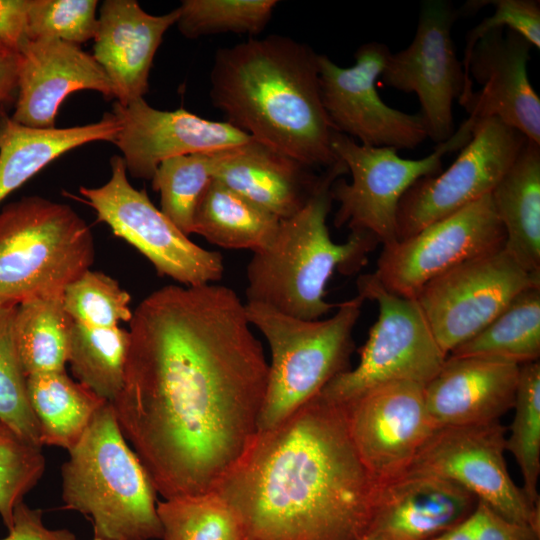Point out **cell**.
<instances>
[{
	"label": "cell",
	"mask_w": 540,
	"mask_h": 540,
	"mask_svg": "<svg viewBox=\"0 0 540 540\" xmlns=\"http://www.w3.org/2000/svg\"><path fill=\"white\" fill-rule=\"evenodd\" d=\"M18 305L0 303V418L32 444L42 447L40 428L27 393V376L15 343Z\"/></svg>",
	"instance_id": "35"
},
{
	"label": "cell",
	"mask_w": 540,
	"mask_h": 540,
	"mask_svg": "<svg viewBox=\"0 0 540 540\" xmlns=\"http://www.w3.org/2000/svg\"><path fill=\"white\" fill-rule=\"evenodd\" d=\"M468 517L454 527L429 540H475Z\"/></svg>",
	"instance_id": "43"
},
{
	"label": "cell",
	"mask_w": 540,
	"mask_h": 540,
	"mask_svg": "<svg viewBox=\"0 0 540 540\" xmlns=\"http://www.w3.org/2000/svg\"><path fill=\"white\" fill-rule=\"evenodd\" d=\"M526 140L498 118L475 121L471 139L448 169L418 179L402 196L398 241L490 194Z\"/></svg>",
	"instance_id": "13"
},
{
	"label": "cell",
	"mask_w": 540,
	"mask_h": 540,
	"mask_svg": "<svg viewBox=\"0 0 540 540\" xmlns=\"http://www.w3.org/2000/svg\"><path fill=\"white\" fill-rule=\"evenodd\" d=\"M90 227L69 205L25 196L0 211V303L62 295L94 262Z\"/></svg>",
	"instance_id": "7"
},
{
	"label": "cell",
	"mask_w": 540,
	"mask_h": 540,
	"mask_svg": "<svg viewBox=\"0 0 540 540\" xmlns=\"http://www.w3.org/2000/svg\"><path fill=\"white\" fill-rule=\"evenodd\" d=\"M16 123L35 129L55 128L57 112L68 95L94 90L114 98L112 84L93 55L79 45L56 39L27 40L19 48Z\"/></svg>",
	"instance_id": "19"
},
{
	"label": "cell",
	"mask_w": 540,
	"mask_h": 540,
	"mask_svg": "<svg viewBox=\"0 0 540 540\" xmlns=\"http://www.w3.org/2000/svg\"><path fill=\"white\" fill-rule=\"evenodd\" d=\"M131 297L110 276L91 269L63 291L65 310L77 323L95 328H115L133 315Z\"/></svg>",
	"instance_id": "36"
},
{
	"label": "cell",
	"mask_w": 540,
	"mask_h": 540,
	"mask_svg": "<svg viewBox=\"0 0 540 540\" xmlns=\"http://www.w3.org/2000/svg\"><path fill=\"white\" fill-rule=\"evenodd\" d=\"M73 323L63 294L33 297L18 304L14 334L26 376L65 370Z\"/></svg>",
	"instance_id": "29"
},
{
	"label": "cell",
	"mask_w": 540,
	"mask_h": 540,
	"mask_svg": "<svg viewBox=\"0 0 540 540\" xmlns=\"http://www.w3.org/2000/svg\"><path fill=\"white\" fill-rule=\"evenodd\" d=\"M391 51L368 42L355 52V64L341 67L319 54V82L324 109L335 131L371 147L414 149L427 136L424 119L384 103L376 81Z\"/></svg>",
	"instance_id": "16"
},
{
	"label": "cell",
	"mask_w": 540,
	"mask_h": 540,
	"mask_svg": "<svg viewBox=\"0 0 540 540\" xmlns=\"http://www.w3.org/2000/svg\"><path fill=\"white\" fill-rule=\"evenodd\" d=\"M280 219L215 179L195 210L192 234L225 249L266 248L274 239Z\"/></svg>",
	"instance_id": "26"
},
{
	"label": "cell",
	"mask_w": 540,
	"mask_h": 540,
	"mask_svg": "<svg viewBox=\"0 0 540 540\" xmlns=\"http://www.w3.org/2000/svg\"><path fill=\"white\" fill-rule=\"evenodd\" d=\"M378 484L351 439L346 410L320 393L251 444L215 490L249 540H362Z\"/></svg>",
	"instance_id": "2"
},
{
	"label": "cell",
	"mask_w": 540,
	"mask_h": 540,
	"mask_svg": "<svg viewBox=\"0 0 540 540\" xmlns=\"http://www.w3.org/2000/svg\"><path fill=\"white\" fill-rule=\"evenodd\" d=\"M364 298L339 303L326 319L304 320L269 306L246 302L248 321L271 351L258 431L276 425L315 397L337 375L349 370L353 330Z\"/></svg>",
	"instance_id": "6"
},
{
	"label": "cell",
	"mask_w": 540,
	"mask_h": 540,
	"mask_svg": "<svg viewBox=\"0 0 540 540\" xmlns=\"http://www.w3.org/2000/svg\"><path fill=\"white\" fill-rule=\"evenodd\" d=\"M505 450L506 427L499 421L439 428L407 471L452 481L506 519L540 532L539 505L532 504L510 477Z\"/></svg>",
	"instance_id": "14"
},
{
	"label": "cell",
	"mask_w": 540,
	"mask_h": 540,
	"mask_svg": "<svg viewBox=\"0 0 540 540\" xmlns=\"http://www.w3.org/2000/svg\"><path fill=\"white\" fill-rule=\"evenodd\" d=\"M514 419L506 438L523 477V492L529 501L539 505L537 490L540 474V363L520 365L515 394Z\"/></svg>",
	"instance_id": "33"
},
{
	"label": "cell",
	"mask_w": 540,
	"mask_h": 540,
	"mask_svg": "<svg viewBox=\"0 0 540 540\" xmlns=\"http://www.w3.org/2000/svg\"><path fill=\"white\" fill-rule=\"evenodd\" d=\"M424 387L395 381L343 405L353 444L378 485L404 474L436 430Z\"/></svg>",
	"instance_id": "17"
},
{
	"label": "cell",
	"mask_w": 540,
	"mask_h": 540,
	"mask_svg": "<svg viewBox=\"0 0 540 540\" xmlns=\"http://www.w3.org/2000/svg\"><path fill=\"white\" fill-rule=\"evenodd\" d=\"M540 274L524 270L503 248L468 260L429 281L417 301L444 354L482 331Z\"/></svg>",
	"instance_id": "11"
},
{
	"label": "cell",
	"mask_w": 540,
	"mask_h": 540,
	"mask_svg": "<svg viewBox=\"0 0 540 540\" xmlns=\"http://www.w3.org/2000/svg\"><path fill=\"white\" fill-rule=\"evenodd\" d=\"M45 468L42 447L27 441L0 418V517L8 530L15 508L37 485Z\"/></svg>",
	"instance_id": "37"
},
{
	"label": "cell",
	"mask_w": 540,
	"mask_h": 540,
	"mask_svg": "<svg viewBox=\"0 0 540 540\" xmlns=\"http://www.w3.org/2000/svg\"><path fill=\"white\" fill-rule=\"evenodd\" d=\"M110 164L112 173L107 183L79 189L98 221L142 253L159 276L183 286L219 281L224 273L223 256L191 241L154 206L144 189L133 187L122 156L114 155Z\"/></svg>",
	"instance_id": "10"
},
{
	"label": "cell",
	"mask_w": 540,
	"mask_h": 540,
	"mask_svg": "<svg viewBox=\"0 0 540 540\" xmlns=\"http://www.w3.org/2000/svg\"><path fill=\"white\" fill-rule=\"evenodd\" d=\"M30 0H0V40L19 49L27 41Z\"/></svg>",
	"instance_id": "41"
},
{
	"label": "cell",
	"mask_w": 540,
	"mask_h": 540,
	"mask_svg": "<svg viewBox=\"0 0 540 540\" xmlns=\"http://www.w3.org/2000/svg\"><path fill=\"white\" fill-rule=\"evenodd\" d=\"M277 0H184L177 27L190 39L219 33L257 35L270 22Z\"/></svg>",
	"instance_id": "34"
},
{
	"label": "cell",
	"mask_w": 540,
	"mask_h": 540,
	"mask_svg": "<svg viewBox=\"0 0 540 540\" xmlns=\"http://www.w3.org/2000/svg\"><path fill=\"white\" fill-rule=\"evenodd\" d=\"M119 130L112 112L96 123L35 129L0 111V203L62 154L90 142H114Z\"/></svg>",
	"instance_id": "24"
},
{
	"label": "cell",
	"mask_w": 540,
	"mask_h": 540,
	"mask_svg": "<svg viewBox=\"0 0 540 540\" xmlns=\"http://www.w3.org/2000/svg\"><path fill=\"white\" fill-rule=\"evenodd\" d=\"M61 466L63 508L91 519L94 537L161 539L156 490L126 441L111 402L95 413Z\"/></svg>",
	"instance_id": "5"
},
{
	"label": "cell",
	"mask_w": 540,
	"mask_h": 540,
	"mask_svg": "<svg viewBox=\"0 0 540 540\" xmlns=\"http://www.w3.org/2000/svg\"><path fill=\"white\" fill-rule=\"evenodd\" d=\"M20 61L19 49L0 40V111L16 100Z\"/></svg>",
	"instance_id": "42"
},
{
	"label": "cell",
	"mask_w": 540,
	"mask_h": 540,
	"mask_svg": "<svg viewBox=\"0 0 540 540\" xmlns=\"http://www.w3.org/2000/svg\"><path fill=\"white\" fill-rule=\"evenodd\" d=\"M477 502L452 481L407 471L378 485L373 521L362 540H429L465 520Z\"/></svg>",
	"instance_id": "20"
},
{
	"label": "cell",
	"mask_w": 540,
	"mask_h": 540,
	"mask_svg": "<svg viewBox=\"0 0 540 540\" xmlns=\"http://www.w3.org/2000/svg\"><path fill=\"white\" fill-rule=\"evenodd\" d=\"M93 540H105V539H101V538H98V537H93Z\"/></svg>",
	"instance_id": "44"
},
{
	"label": "cell",
	"mask_w": 540,
	"mask_h": 540,
	"mask_svg": "<svg viewBox=\"0 0 540 540\" xmlns=\"http://www.w3.org/2000/svg\"><path fill=\"white\" fill-rule=\"evenodd\" d=\"M475 540H539L540 532L510 521L478 500L468 517Z\"/></svg>",
	"instance_id": "39"
},
{
	"label": "cell",
	"mask_w": 540,
	"mask_h": 540,
	"mask_svg": "<svg viewBox=\"0 0 540 540\" xmlns=\"http://www.w3.org/2000/svg\"><path fill=\"white\" fill-rule=\"evenodd\" d=\"M0 540H77L68 529H50L43 522V511L21 502L14 511L13 526Z\"/></svg>",
	"instance_id": "40"
},
{
	"label": "cell",
	"mask_w": 540,
	"mask_h": 540,
	"mask_svg": "<svg viewBox=\"0 0 540 540\" xmlns=\"http://www.w3.org/2000/svg\"><path fill=\"white\" fill-rule=\"evenodd\" d=\"M358 295L378 304L379 315L361 348L360 361L333 378L320 394L345 405L368 391L395 381L426 385L447 355L438 346L415 299L387 290L374 273L357 279Z\"/></svg>",
	"instance_id": "9"
},
{
	"label": "cell",
	"mask_w": 540,
	"mask_h": 540,
	"mask_svg": "<svg viewBox=\"0 0 540 540\" xmlns=\"http://www.w3.org/2000/svg\"><path fill=\"white\" fill-rule=\"evenodd\" d=\"M112 113L120 124L114 144L134 178L152 179L159 164L171 157L212 152L252 138L228 122L211 121L183 108L162 111L144 98L125 106L115 102Z\"/></svg>",
	"instance_id": "18"
},
{
	"label": "cell",
	"mask_w": 540,
	"mask_h": 540,
	"mask_svg": "<svg viewBox=\"0 0 540 540\" xmlns=\"http://www.w3.org/2000/svg\"><path fill=\"white\" fill-rule=\"evenodd\" d=\"M313 170L252 138L221 150L213 179L283 220L299 212L319 188L324 172Z\"/></svg>",
	"instance_id": "23"
},
{
	"label": "cell",
	"mask_w": 540,
	"mask_h": 540,
	"mask_svg": "<svg viewBox=\"0 0 540 540\" xmlns=\"http://www.w3.org/2000/svg\"><path fill=\"white\" fill-rule=\"evenodd\" d=\"M178 18V8L156 16L135 0L103 2L93 57L107 74L117 103L125 106L148 92L154 56L165 32Z\"/></svg>",
	"instance_id": "21"
},
{
	"label": "cell",
	"mask_w": 540,
	"mask_h": 540,
	"mask_svg": "<svg viewBox=\"0 0 540 540\" xmlns=\"http://www.w3.org/2000/svg\"><path fill=\"white\" fill-rule=\"evenodd\" d=\"M129 343V331L119 326L95 328L74 321L67 363L79 383L112 402L124 383Z\"/></svg>",
	"instance_id": "30"
},
{
	"label": "cell",
	"mask_w": 540,
	"mask_h": 540,
	"mask_svg": "<svg viewBox=\"0 0 540 540\" xmlns=\"http://www.w3.org/2000/svg\"><path fill=\"white\" fill-rule=\"evenodd\" d=\"M450 357H481L523 365L540 357V286L518 293L482 331Z\"/></svg>",
	"instance_id": "28"
},
{
	"label": "cell",
	"mask_w": 540,
	"mask_h": 540,
	"mask_svg": "<svg viewBox=\"0 0 540 540\" xmlns=\"http://www.w3.org/2000/svg\"><path fill=\"white\" fill-rule=\"evenodd\" d=\"M491 199L505 231L504 249L524 270L540 274V144L525 141Z\"/></svg>",
	"instance_id": "25"
},
{
	"label": "cell",
	"mask_w": 540,
	"mask_h": 540,
	"mask_svg": "<svg viewBox=\"0 0 540 540\" xmlns=\"http://www.w3.org/2000/svg\"><path fill=\"white\" fill-rule=\"evenodd\" d=\"M347 172L342 161L325 169L307 204L281 220L272 242L253 253L246 268V302L304 320L321 319L337 307L324 299L333 272H358L379 243L373 235L360 231H351L341 244L330 237L326 220L333 201L331 186Z\"/></svg>",
	"instance_id": "4"
},
{
	"label": "cell",
	"mask_w": 540,
	"mask_h": 540,
	"mask_svg": "<svg viewBox=\"0 0 540 540\" xmlns=\"http://www.w3.org/2000/svg\"><path fill=\"white\" fill-rule=\"evenodd\" d=\"M519 370L520 365L500 360L447 356L424 387L436 429L499 421L514 406Z\"/></svg>",
	"instance_id": "22"
},
{
	"label": "cell",
	"mask_w": 540,
	"mask_h": 540,
	"mask_svg": "<svg viewBox=\"0 0 540 540\" xmlns=\"http://www.w3.org/2000/svg\"><path fill=\"white\" fill-rule=\"evenodd\" d=\"M27 393L41 443L67 451L81 439L95 413L108 401L73 381L64 371L27 376Z\"/></svg>",
	"instance_id": "27"
},
{
	"label": "cell",
	"mask_w": 540,
	"mask_h": 540,
	"mask_svg": "<svg viewBox=\"0 0 540 540\" xmlns=\"http://www.w3.org/2000/svg\"><path fill=\"white\" fill-rule=\"evenodd\" d=\"M116 420L164 499L215 491L258 432L269 363L224 285L164 286L133 311Z\"/></svg>",
	"instance_id": "1"
},
{
	"label": "cell",
	"mask_w": 540,
	"mask_h": 540,
	"mask_svg": "<svg viewBox=\"0 0 540 540\" xmlns=\"http://www.w3.org/2000/svg\"><path fill=\"white\" fill-rule=\"evenodd\" d=\"M505 239L490 193L409 238L383 246L374 274L390 292L415 299L429 281L503 248Z\"/></svg>",
	"instance_id": "15"
},
{
	"label": "cell",
	"mask_w": 540,
	"mask_h": 540,
	"mask_svg": "<svg viewBox=\"0 0 540 540\" xmlns=\"http://www.w3.org/2000/svg\"><path fill=\"white\" fill-rule=\"evenodd\" d=\"M220 152L168 158L159 164L151 179L153 190L160 193L161 212L187 236L192 234L195 210L213 180Z\"/></svg>",
	"instance_id": "32"
},
{
	"label": "cell",
	"mask_w": 540,
	"mask_h": 540,
	"mask_svg": "<svg viewBox=\"0 0 540 540\" xmlns=\"http://www.w3.org/2000/svg\"><path fill=\"white\" fill-rule=\"evenodd\" d=\"M459 16V10L448 1H424L412 42L401 51L389 53L380 75L386 86L417 95L427 136L436 145L455 132L454 100L461 104L473 92L451 36Z\"/></svg>",
	"instance_id": "12"
},
{
	"label": "cell",
	"mask_w": 540,
	"mask_h": 540,
	"mask_svg": "<svg viewBox=\"0 0 540 540\" xmlns=\"http://www.w3.org/2000/svg\"><path fill=\"white\" fill-rule=\"evenodd\" d=\"M96 0H30L27 39H56L79 45L94 38Z\"/></svg>",
	"instance_id": "38"
},
{
	"label": "cell",
	"mask_w": 540,
	"mask_h": 540,
	"mask_svg": "<svg viewBox=\"0 0 540 540\" xmlns=\"http://www.w3.org/2000/svg\"><path fill=\"white\" fill-rule=\"evenodd\" d=\"M474 122L468 117L432 153L414 160L401 158L394 148L362 145L335 132L333 151L351 174V182L337 178L331 186L332 199L339 203L335 226L346 225L351 231L369 233L383 246L396 243L402 196L418 179L442 171L444 155L461 150L469 142Z\"/></svg>",
	"instance_id": "8"
},
{
	"label": "cell",
	"mask_w": 540,
	"mask_h": 540,
	"mask_svg": "<svg viewBox=\"0 0 540 540\" xmlns=\"http://www.w3.org/2000/svg\"><path fill=\"white\" fill-rule=\"evenodd\" d=\"M318 56L283 35L249 38L217 50L210 73L212 104L254 140L312 168L340 162L324 109Z\"/></svg>",
	"instance_id": "3"
},
{
	"label": "cell",
	"mask_w": 540,
	"mask_h": 540,
	"mask_svg": "<svg viewBox=\"0 0 540 540\" xmlns=\"http://www.w3.org/2000/svg\"><path fill=\"white\" fill-rule=\"evenodd\" d=\"M162 540H249L236 511L216 491L157 503Z\"/></svg>",
	"instance_id": "31"
}]
</instances>
